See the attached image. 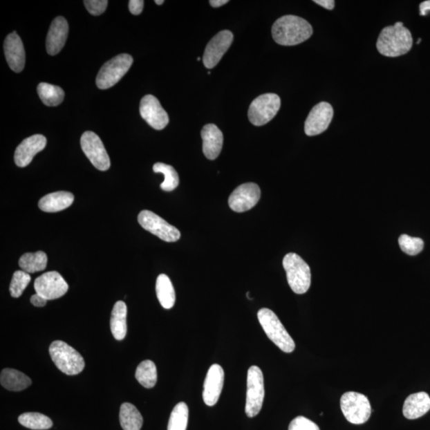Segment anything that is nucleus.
<instances>
[{"mask_svg": "<svg viewBox=\"0 0 430 430\" xmlns=\"http://www.w3.org/2000/svg\"><path fill=\"white\" fill-rule=\"evenodd\" d=\"M8 64L15 73L22 72L25 66V50L22 40L17 32L7 36L3 44Z\"/></svg>", "mask_w": 430, "mask_h": 430, "instance_id": "nucleus-19", "label": "nucleus"}, {"mask_svg": "<svg viewBox=\"0 0 430 430\" xmlns=\"http://www.w3.org/2000/svg\"><path fill=\"white\" fill-rule=\"evenodd\" d=\"M19 422L23 427L35 430L48 429L53 426L51 419L43 413H24L19 417Z\"/></svg>", "mask_w": 430, "mask_h": 430, "instance_id": "nucleus-31", "label": "nucleus"}, {"mask_svg": "<svg viewBox=\"0 0 430 430\" xmlns=\"http://www.w3.org/2000/svg\"><path fill=\"white\" fill-rule=\"evenodd\" d=\"M401 250L408 255L414 256L420 254L424 248L423 240L402 234L398 239Z\"/></svg>", "mask_w": 430, "mask_h": 430, "instance_id": "nucleus-35", "label": "nucleus"}, {"mask_svg": "<svg viewBox=\"0 0 430 430\" xmlns=\"http://www.w3.org/2000/svg\"><path fill=\"white\" fill-rule=\"evenodd\" d=\"M133 62V57L122 54L104 63L97 77V86L101 90L111 88L122 80Z\"/></svg>", "mask_w": 430, "mask_h": 430, "instance_id": "nucleus-6", "label": "nucleus"}, {"mask_svg": "<svg viewBox=\"0 0 430 430\" xmlns=\"http://www.w3.org/2000/svg\"><path fill=\"white\" fill-rule=\"evenodd\" d=\"M281 108V98L275 93H265L251 103L248 118L255 126H262L274 118Z\"/></svg>", "mask_w": 430, "mask_h": 430, "instance_id": "nucleus-9", "label": "nucleus"}, {"mask_svg": "<svg viewBox=\"0 0 430 430\" xmlns=\"http://www.w3.org/2000/svg\"><path fill=\"white\" fill-rule=\"evenodd\" d=\"M35 290L47 301H51L64 296L69 290V286L59 272L51 271L37 278Z\"/></svg>", "mask_w": 430, "mask_h": 430, "instance_id": "nucleus-12", "label": "nucleus"}, {"mask_svg": "<svg viewBox=\"0 0 430 430\" xmlns=\"http://www.w3.org/2000/svg\"><path fill=\"white\" fill-rule=\"evenodd\" d=\"M213 8H219L229 3L228 0H211L209 2Z\"/></svg>", "mask_w": 430, "mask_h": 430, "instance_id": "nucleus-42", "label": "nucleus"}, {"mask_svg": "<svg viewBox=\"0 0 430 430\" xmlns=\"http://www.w3.org/2000/svg\"><path fill=\"white\" fill-rule=\"evenodd\" d=\"M334 110L328 102H321L315 106L309 113L305 123V132L308 136L319 135L325 132L331 124Z\"/></svg>", "mask_w": 430, "mask_h": 430, "instance_id": "nucleus-15", "label": "nucleus"}, {"mask_svg": "<svg viewBox=\"0 0 430 430\" xmlns=\"http://www.w3.org/2000/svg\"><path fill=\"white\" fill-rule=\"evenodd\" d=\"M153 171L156 173H162L165 176V181L160 185L162 190L171 191L179 186V175L172 166L156 162L153 166Z\"/></svg>", "mask_w": 430, "mask_h": 430, "instance_id": "nucleus-32", "label": "nucleus"}, {"mask_svg": "<svg viewBox=\"0 0 430 430\" xmlns=\"http://www.w3.org/2000/svg\"><path fill=\"white\" fill-rule=\"evenodd\" d=\"M1 385L10 391H21L27 389L31 385V380L17 370L3 369L0 376Z\"/></svg>", "mask_w": 430, "mask_h": 430, "instance_id": "nucleus-25", "label": "nucleus"}, {"mask_svg": "<svg viewBox=\"0 0 430 430\" xmlns=\"http://www.w3.org/2000/svg\"><path fill=\"white\" fill-rule=\"evenodd\" d=\"M144 2L143 0H131L129 3L130 12L134 15H138L142 12Z\"/></svg>", "mask_w": 430, "mask_h": 430, "instance_id": "nucleus-38", "label": "nucleus"}, {"mask_svg": "<svg viewBox=\"0 0 430 430\" xmlns=\"http://www.w3.org/2000/svg\"><path fill=\"white\" fill-rule=\"evenodd\" d=\"M288 430H321L317 424L306 417L299 416L291 422Z\"/></svg>", "mask_w": 430, "mask_h": 430, "instance_id": "nucleus-36", "label": "nucleus"}, {"mask_svg": "<svg viewBox=\"0 0 430 430\" xmlns=\"http://www.w3.org/2000/svg\"><path fill=\"white\" fill-rule=\"evenodd\" d=\"M265 398L264 377L261 370L252 366L248 371L247 393H246L245 413L254 418L260 413Z\"/></svg>", "mask_w": 430, "mask_h": 430, "instance_id": "nucleus-8", "label": "nucleus"}, {"mask_svg": "<svg viewBox=\"0 0 430 430\" xmlns=\"http://www.w3.org/2000/svg\"><path fill=\"white\" fill-rule=\"evenodd\" d=\"M340 407L350 423L364 424L368 421L371 407L368 397L356 392H347L341 397Z\"/></svg>", "mask_w": 430, "mask_h": 430, "instance_id": "nucleus-7", "label": "nucleus"}, {"mask_svg": "<svg viewBox=\"0 0 430 430\" xmlns=\"http://www.w3.org/2000/svg\"><path fill=\"white\" fill-rule=\"evenodd\" d=\"M430 410V397L426 392L415 393L404 402L403 415L410 420L422 417Z\"/></svg>", "mask_w": 430, "mask_h": 430, "instance_id": "nucleus-22", "label": "nucleus"}, {"mask_svg": "<svg viewBox=\"0 0 430 430\" xmlns=\"http://www.w3.org/2000/svg\"><path fill=\"white\" fill-rule=\"evenodd\" d=\"M75 196L73 194L67 191H57L41 198L39 203V207L41 211L44 212L55 213L63 211L70 207Z\"/></svg>", "mask_w": 430, "mask_h": 430, "instance_id": "nucleus-23", "label": "nucleus"}, {"mask_svg": "<svg viewBox=\"0 0 430 430\" xmlns=\"http://www.w3.org/2000/svg\"><path fill=\"white\" fill-rule=\"evenodd\" d=\"M143 422L142 415L133 404H122L120 410V423L124 430H140Z\"/></svg>", "mask_w": 430, "mask_h": 430, "instance_id": "nucleus-27", "label": "nucleus"}, {"mask_svg": "<svg viewBox=\"0 0 430 430\" xmlns=\"http://www.w3.org/2000/svg\"><path fill=\"white\" fill-rule=\"evenodd\" d=\"M224 384V371L221 366L214 364L209 368L203 385V401L213 406L219 400Z\"/></svg>", "mask_w": 430, "mask_h": 430, "instance_id": "nucleus-17", "label": "nucleus"}, {"mask_svg": "<svg viewBox=\"0 0 430 430\" xmlns=\"http://www.w3.org/2000/svg\"><path fill=\"white\" fill-rule=\"evenodd\" d=\"M310 24L296 15H285L272 27V35L277 44L295 46L303 43L312 35Z\"/></svg>", "mask_w": 430, "mask_h": 430, "instance_id": "nucleus-1", "label": "nucleus"}, {"mask_svg": "<svg viewBox=\"0 0 430 430\" xmlns=\"http://www.w3.org/2000/svg\"><path fill=\"white\" fill-rule=\"evenodd\" d=\"M81 146L84 153L97 169L102 171L109 169L111 162L102 140L96 133L91 131L84 133L81 138Z\"/></svg>", "mask_w": 430, "mask_h": 430, "instance_id": "nucleus-11", "label": "nucleus"}, {"mask_svg": "<svg viewBox=\"0 0 430 430\" xmlns=\"http://www.w3.org/2000/svg\"><path fill=\"white\" fill-rule=\"evenodd\" d=\"M259 321L267 337L286 353L295 350V340L288 334L277 315L269 308H261L258 312Z\"/></svg>", "mask_w": 430, "mask_h": 430, "instance_id": "nucleus-3", "label": "nucleus"}, {"mask_svg": "<svg viewBox=\"0 0 430 430\" xmlns=\"http://www.w3.org/2000/svg\"><path fill=\"white\" fill-rule=\"evenodd\" d=\"M141 227L167 243H175L180 239V232L153 212H141L138 215Z\"/></svg>", "mask_w": 430, "mask_h": 430, "instance_id": "nucleus-10", "label": "nucleus"}, {"mask_svg": "<svg viewBox=\"0 0 430 430\" xmlns=\"http://www.w3.org/2000/svg\"><path fill=\"white\" fill-rule=\"evenodd\" d=\"M127 306L123 301H118L113 307L110 328L115 339L122 340L127 334Z\"/></svg>", "mask_w": 430, "mask_h": 430, "instance_id": "nucleus-24", "label": "nucleus"}, {"mask_svg": "<svg viewBox=\"0 0 430 430\" xmlns=\"http://www.w3.org/2000/svg\"><path fill=\"white\" fill-rule=\"evenodd\" d=\"M261 189L254 183H244L232 193L229 206L234 212L243 213L254 207L260 200Z\"/></svg>", "mask_w": 430, "mask_h": 430, "instance_id": "nucleus-13", "label": "nucleus"}, {"mask_svg": "<svg viewBox=\"0 0 430 430\" xmlns=\"http://www.w3.org/2000/svg\"><path fill=\"white\" fill-rule=\"evenodd\" d=\"M155 3L158 5H162L165 1L164 0H156Z\"/></svg>", "mask_w": 430, "mask_h": 430, "instance_id": "nucleus-43", "label": "nucleus"}, {"mask_svg": "<svg viewBox=\"0 0 430 430\" xmlns=\"http://www.w3.org/2000/svg\"><path fill=\"white\" fill-rule=\"evenodd\" d=\"M49 353L57 368L67 375H76L85 368V360L77 351L63 341L50 346Z\"/></svg>", "mask_w": 430, "mask_h": 430, "instance_id": "nucleus-5", "label": "nucleus"}, {"mask_svg": "<svg viewBox=\"0 0 430 430\" xmlns=\"http://www.w3.org/2000/svg\"><path fill=\"white\" fill-rule=\"evenodd\" d=\"M135 379L145 388H153L157 382V369L153 361L145 360L140 363L135 371Z\"/></svg>", "mask_w": 430, "mask_h": 430, "instance_id": "nucleus-30", "label": "nucleus"}, {"mask_svg": "<svg viewBox=\"0 0 430 430\" xmlns=\"http://www.w3.org/2000/svg\"><path fill=\"white\" fill-rule=\"evenodd\" d=\"M283 267L286 272L287 281L291 290L297 295H303L311 286L310 267L300 256L290 253L283 259Z\"/></svg>", "mask_w": 430, "mask_h": 430, "instance_id": "nucleus-4", "label": "nucleus"}, {"mask_svg": "<svg viewBox=\"0 0 430 430\" xmlns=\"http://www.w3.org/2000/svg\"><path fill=\"white\" fill-rule=\"evenodd\" d=\"M314 3H317L325 9L332 10L335 8L334 0H315Z\"/></svg>", "mask_w": 430, "mask_h": 430, "instance_id": "nucleus-40", "label": "nucleus"}, {"mask_svg": "<svg viewBox=\"0 0 430 430\" xmlns=\"http://www.w3.org/2000/svg\"><path fill=\"white\" fill-rule=\"evenodd\" d=\"M203 151L208 160H215L221 153L223 134L216 125L208 124L201 131Z\"/></svg>", "mask_w": 430, "mask_h": 430, "instance_id": "nucleus-21", "label": "nucleus"}, {"mask_svg": "<svg viewBox=\"0 0 430 430\" xmlns=\"http://www.w3.org/2000/svg\"><path fill=\"white\" fill-rule=\"evenodd\" d=\"M41 101L46 106H57L63 102L65 93L59 86L48 83H40L37 88Z\"/></svg>", "mask_w": 430, "mask_h": 430, "instance_id": "nucleus-29", "label": "nucleus"}, {"mask_svg": "<svg viewBox=\"0 0 430 430\" xmlns=\"http://www.w3.org/2000/svg\"><path fill=\"white\" fill-rule=\"evenodd\" d=\"M47 256L43 251L36 253H27L21 256L19 265L23 271L28 274L43 271L46 268Z\"/></svg>", "mask_w": 430, "mask_h": 430, "instance_id": "nucleus-28", "label": "nucleus"}, {"mask_svg": "<svg viewBox=\"0 0 430 430\" xmlns=\"http://www.w3.org/2000/svg\"><path fill=\"white\" fill-rule=\"evenodd\" d=\"M188 417L189 410L187 404L178 403L171 413L167 430H186Z\"/></svg>", "mask_w": 430, "mask_h": 430, "instance_id": "nucleus-33", "label": "nucleus"}, {"mask_svg": "<svg viewBox=\"0 0 430 430\" xmlns=\"http://www.w3.org/2000/svg\"><path fill=\"white\" fill-rule=\"evenodd\" d=\"M156 290L157 298L162 308L171 309L176 303V292L170 278L166 274L157 277Z\"/></svg>", "mask_w": 430, "mask_h": 430, "instance_id": "nucleus-26", "label": "nucleus"}, {"mask_svg": "<svg viewBox=\"0 0 430 430\" xmlns=\"http://www.w3.org/2000/svg\"><path fill=\"white\" fill-rule=\"evenodd\" d=\"M421 41H422V39H419L418 40V43H417V44H420V43H421Z\"/></svg>", "mask_w": 430, "mask_h": 430, "instance_id": "nucleus-44", "label": "nucleus"}, {"mask_svg": "<svg viewBox=\"0 0 430 430\" xmlns=\"http://www.w3.org/2000/svg\"><path fill=\"white\" fill-rule=\"evenodd\" d=\"M30 280L31 277L28 272L23 270L15 272L10 285V295L15 298L21 297L25 288L29 285Z\"/></svg>", "mask_w": 430, "mask_h": 430, "instance_id": "nucleus-34", "label": "nucleus"}, {"mask_svg": "<svg viewBox=\"0 0 430 430\" xmlns=\"http://www.w3.org/2000/svg\"><path fill=\"white\" fill-rule=\"evenodd\" d=\"M68 33H69V25L66 19L62 17L55 19L47 35V53L52 56L59 54L65 46Z\"/></svg>", "mask_w": 430, "mask_h": 430, "instance_id": "nucleus-20", "label": "nucleus"}, {"mask_svg": "<svg viewBox=\"0 0 430 430\" xmlns=\"http://www.w3.org/2000/svg\"><path fill=\"white\" fill-rule=\"evenodd\" d=\"M234 40L232 31H220L209 41L203 57V64L207 69L217 66L223 55L227 53Z\"/></svg>", "mask_w": 430, "mask_h": 430, "instance_id": "nucleus-14", "label": "nucleus"}, {"mask_svg": "<svg viewBox=\"0 0 430 430\" xmlns=\"http://www.w3.org/2000/svg\"><path fill=\"white\" fill-rule=\"evenodd\" d=\"M377 49L386 57H400L410 51L413 46L411 31L398 22L381 31L377 41Z\"/></svg>", "mask_w": 430, "mask_h": 430, "instance_id": "nucleus-2", "label": "nucleus"}, {"mask_svg": "<svg viewBox=\"0 0 430 430\" xmlns=\"http://www.w3.org/2000/svg\"><path fill=\"white\" fill-rule=\"evenodd\" d=\"M30 302L35 307H44L46 305L47 300L44 297L36 293L30 298Z\"/></svg>", "mask_w": 430, "mask_h": 430, "instance_id": "nucleus-39", "label": "nucleus"}, {"mask_svg": "<svg viewBox=\"0 0 430 430\" xmlns=\"http://www.w3.org/2000/svg\"><path fill=\"white\" fill-rule=\"evenodd\" d=\"M108 3L107 0H85L84 1L88 12L95 17L106 12Z\"/></svg>", "mask_w": 430, "mask_h": 430, "instance_id": "nucleus-37", "label": "nucleus"}, {"mask_svg": "<svg viewBox=\"0 0 430 430\" xmlns=\"http://www.w3.org/2000/svg\"><path fill=\"white\" fill-rule=\"evenodd\" d=\"M46 139L43 135H34L25 139L15 153V162L18 167L29 165L37 153L45 149Z\"/></svg>", "mask_w": 430, "mask_h": 430, "instance_id": "nucleus-18", "label": "nucleus"}, {"mask_svg": "<svg viewBox=\"0 0 430 430\" xmlns=\"http://www.w3.org/2000/svg\"><path fill=\"white\" fill-rule=\"evenodd\" d=\"M141 117L156 130L164 129L169 123V117L159 102L153 95H146L140 104Z\"/></svg>", "mask_w": 430, "mask_h": 430, "instance_id": "nucleus-16", "label": "nucleus"}, {"mask_svg": "<svg viewBox=\"0 0 430 430\" xmlns=\"http://www.w3.org/2000/svg\"><path fill=\"white\" fill-rule=\"evenodd\" d=\"M430 12V0L424 1L420 4V15L422 17L427 15Z\"/></svg>", "mask_w": 430, "mask_h": 430, "instance_id": "nucleus-41", "label": "nucleus"}]
</instances>
